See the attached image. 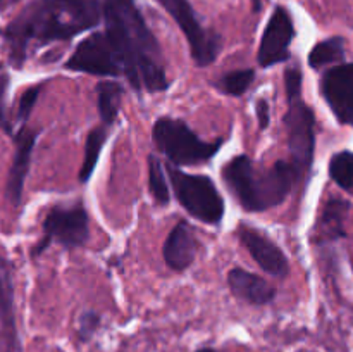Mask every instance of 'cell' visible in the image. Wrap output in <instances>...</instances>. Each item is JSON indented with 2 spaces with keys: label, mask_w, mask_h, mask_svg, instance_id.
<instances>
[{
  "label": "cell",
  "mask_w": 353,
  "mask_h": 352,
  "mask_svg": "<svg viewBox=\"0 0 353 352\" xmlns=\"http://www.w3.org/2000/svg\"><path fill=\"white\" fill-rule=\"evenodd\" d=\"M176 21L188 40L193 61L199 66H209L216 61L221 50V38L200 24L188 0H157Z\"/></svg>",
  "instance_id": "cell-6"
},
{
  "label": "cell",
  "mask_w": 353,
  "mask_h": 352,
  "mask_svg": "<svg viewBox=\"0 0 353 352\" xmlns=\"http://www.w3.org/2000/svg\"><path fill=\"white\" fill-rule=\"evenodd\" d=\"M17 351V328L14 314V285L10 266L0 257V352Z\"/></svg>",
  "instance_id": "cell-13"
},
{
  "label": "cell",
  "mask_w": 353,
  "mask_h": 352,
  "mask_svg": "<svg viewBox=\"0 0 353 352\" xmlns=\"http://www.w3.org/2000/svg\"><path fill=\"white\" fill-rule=\"evenodd\" d=\"M100 326V316L93 311H86V313L81 314L79 317V338L83 342L90 340V338L95 335V331L99 330Z\"/></svg>",
  "instance_id": "cell-25"
},
{
  "label": "cell",
  "mask_w": 353,
  "mask_h": 352,
  "mask_svg": "<svg viewBox=\"0 0 353 352\" xmlns=\"http://www.w3.org/2000/svg\"><path fill=\"white\" fill-rule=\"evenodd\" d=\"M293 37H295V28H293L292 16L286 9L278 7L269 17V23L262 35L261 47H259V64L262 68H269L288 61Z\"/></svg>",
  "instance_id": "cell-10"
},
{
  "label": "cell",
  "mask_w": 353,
  "mask_h": 352,
  "mask_svg": "<svg viewBox=\"0 0 353 352\" xmlns=\"http://www.w3.org/2000/svg\"><path fill=\"white\" fill-rule=\"evenodd\" d=\"M45 238L64 245V247H79L88 240V214L85 207H54L47 214L43 223Z\"/></svg>",
  "instance_id": "cell-9"
},
{
  "label": "cell",
  "mask_w": 353,
  "mask_h": 352,
  "mask_svg": "<svg viewBox=\"0 0 353 352\" xmlns=\"http://www.w3.org/2000/svg\"><path fill=\"white\" fill-rule=\"evenodd\" d=\"M323 95L338 121L353 126V62L336 66L324 75Z\"/></svg>",
  "instance_id": "cell-11"
},
{
  "label": "cell",
  "mask_w": 353,
  "mask_h": 352,
  "mask_svg": "<svg viewBox=\"0 0 353 352\" xmlns=\"http://www.w3.org/2000/svg\"><path fill=\"white\" fill-rule=\"evenodd\" d=\"M107 140V131L105 128H95L90 131L88 138L85 144V155H83L81 169H79V182H88L92 176L93 169H95L97 162H99L100 152H102L103 144Z\"/></svg>",
  "instance_id": "cell-19"
},
{
  "label": "cell",
  "mask_w": 353,
  "mask_h": 352,
  "mask_svg": "<svg viewBox=\"0 0 353 352\" xmlns=\"http://www.w3.org/2000/svg\"><path fill=\"white\" fill-rule=\"evenodd\" d=\"M347 211L348 204L345 200L333 199L327 202L319 223V235L323 240H334V238L343 237V219Z\"/></svg>",
  "instance_id": "cell-18"
},
{
  "label": "cell",
  "mask_w": 353,
  "mask_h": 352,
  "mask_svg": "<svg viewBox=\"0 0 353 352\" xmlns=\"http://www.w3.org/2000/svg\"><path fill=\"white\" fill-rule=\"evenodd\" d=\"M123 86L116 81H100L97 85V104L103 124H112L119 113Z\"/></svg>",
  "instance_id": "cell-17"
},
{
  "label": "cell",
  "mask_w": 353,
  "mask_h": 352,
  "mask_svg": "<svg viewBox=\"0 0 353 352\" xmlns=\"http://www.w3.org/2000/svg\"><path fill=\"white\" fill-rule=\"evenodd\" d=\"M196 251H199V240L195 237V231L186 221H181L172 228L169 237L165 238L162 254L169 268L174 271H183L192 264Z\"/></svg>",
  "instance_id": "cell-15"
},
{
  "label": "cell",
  "mask_w": 353,
  "mask_h": 352,
  "mask_svg": "<svg viewBox=\"0 0 353 352\" xmlns=\"http://www.w3.org/2000/svg\"><path fill=\"white\" fill-rule=\"evenodd\" d=\"M105 35L131 86L148 92L168 88L164 57L134 0H103Z\"/></svg>",
  "instance_id": "cell-1"
},
{
  "label": "cell",
  "mask_w": 353,
  "mask_h": 352,
  "mask_svg": "<svg viewBox=\"0 0 353 352\" xmlns=\"http://www.w3.org/2000/svg\"><path fill=\"white\" fill-rule=\"evenodd\" d=\"M38 93H40V86H31V88H28L26 92L21 95L19 107H17V119H19L21 123L28 121V117H30L33 106L37 104Z\"/></svg>",
  "instance_id": "cell-24"
},
{
  "label": "cell",
  "mask_w": 353,
  "mask_h": 352,
  "mask_svg": "<svg viewBox=\"0 0 353 352\" xmlns=\"http://www.w3.org/2000/svg\"><path fill=\"white\" fill-rule=\"evenodd\" d=\"M65 68L97 76H119L123 72L119 57L105 33H95L85 38L68 59Z\"/></svg>",
  "instance_id": "cell-8"
},
{
  "label": "cell",
  "mask_w": 353,
  "mask_h": 352,
  "mask_svg": "<svg viewBox=\"0 0 353 352\" xmlns=\"http://www.w3.org/2000/svg\"><path fill=\"white\" fill-rule=\"evenodd\" d=\"M300 178L293 162L278 161L272 168L257 173L247 155L231 159L224 168V179L247 211H265L278 206Z\"/></svg>",
  "instance_id": "cell-3"
},
{
  "label": "cell",
  "mask_w": 353,
  "mask_h": 352,
  "mask_svg": "<svg viewBox=\"0 0 353 352\" xmlns=\"http://www.w3.org/2000/svg\"><path fill=\"white\" fill-rule=\"evenodd\" d=\"M330 175L343 190H353V154L340 152L330 162Z\"/></svg>",
  "instance_id": "cell-21"
},
{
  "label": "cell",
  "mask_w": 353,
  "mask_h": 352,
  "mask_svg": "<svg viewBox=\"0 0 353 352\" xmlns=\"http://www.w3.org/2000/svg\"><path fill=\"white\" fill-rule=\"evenodd\" d=\"M255 113H257L259 128L265 130L269 126V104L264 99H261L257 102V107H255Z\"/></svg>",
  "instance_id": "cell-27"
},
{
  "label": "cell",
  "mask_w": 353,
  "mask_h": 352,
  "mask_svg": "<svg viewBox=\"0 0 353 352\" xmlns=\"http://www.w3.org/2000/svg\"><path fill=\"white\" fill-rule=\"evenodd\" d=\"M345 57V40L341 37L327 38L319 41L309 54L310 68H321V66L331 64V62L341 61Z\"/></svg>",
  "instance_id": "cell-20"
},
{
  "label": "cell",
  "mask_w": 353,
  "mask_h": 352,
  "mask_svg": "<svg viewBox=\"0 0 353 352\" xmlns=\"http://www.w3.org/2000/svg\"><path fill=\"white\" fill-rule=\"evenodd\" d=\"M288 130V145L293 155V164L299 169L300 176L305 175L312 166L316 135H314V113L300 99L290 102V109L285 117Z\"/></svg>",
  "instance_id": "cell-7"
},
{
  "label": "cell",
  "mask_w": 353,
  "mask_h": 352,
  "mask_svg": "<svg viewBox=\"0 0 353 352\" xmlns=\"http://www.w3.org/2000/svg\"><path fill=\"white\" fill-rule=\"evenodd\" d=\"M240 240L243 244V247L250 252L252 257L255 259L259 266L264 269L265 273L272 276H286L290 266L286 261L285 254H283L281 248L274 244V242L269 240L265 235H262L259 230L254 228H240Z\"/></svg>",
  "instance_id": "cell-12"
},
{
  "label": "cell",
  "mask_w": 353,
  "mask_h": 352,
  "mask_svg": "<svg viewBox=\"0 0 353 352\" xmlns=\"http://www.w3.org/2000/svg\"><path fill=\"white\" fill-rule=\"evenodd\" d=\"M196 352H216V351H214V349L205 347V349H199V351H196Z\"/></svg>",
  "instance_id": "cell-29"
},
{
  "label": "cell",
  "mask_w": 353,
  "mask_h": 352,
  "mask_svg": "<svg viewBox=\"0 0 353 352\" xmlns=\"http://www.w3.org/2000/svg\"><path fill=\"white\" fill-rule=\"evenodd\" d=\"M168 171L176 197L192 216L209 224H216L223 219L224 200L210 178L203 175H186L172 164Z\"/></svg>",
  "instance_id": "cell-5"
},
{
  "label": "cell",
  "mask_w": 353,
  "mask_h": 352,
  "mask_svg": "<svg viewBox=\"0 0 353 352\" xmlns=\"http://www.w3.org/2000/svg\"><path fill=\"white\" fill-rule=\"evenodd\" d=\"M99 0H41L24 9L7 28L10 55L21 64L30 45L69 40L100 21Z\"/></svg>",
  "instance_id": "cell-2"
},
{
  "label": "cell",
  "mask_w": 353,
  "mask_h": 352,
  "mask_svg": "<svg viewBox=\"0 0 353 352\" xmlns=\"http://www.w3.org/2000/svg\"><path fill=\"white\" fill-rule=\"evenodd\" d=\"M285 85H286V97L288 100L300 99V90H302V72L296 68H290L285 71Z\"/></svg>",
  "instance_id": "cell-26"
},
{
  "label": "cell",
  "mask_w": 353,
  "mask_h": 352,
  "mask_svg": "<svg viewBox=\"0 0 353 352\" xmlns=\"http://www.w3.org/2000/svg\"><path fill=\"white\" fill-rule=\"evenodd\" d=\"M154 141L168 155L171 164H199L214 157L223 141H203L183 123L172 117H159L154 124Z\"/></svg>",
  "instance_id": "cell-4"
},
{
  "label": "cell",
  "mask_w": 353,
  "mask_h": 352,
  "mask_svg": "<svg viewBox=\"0 0 353 352\" xmlns=\"http://www.w3.org/2000/svg\"><path fill=\"white\" fill-rule=\"evenodd\" d=\"M7 76H0V124L3 121V93H6Z\"/></svg>",
  "instance_id": "cell-28"
},
{
  "label": "cell",
  "mask_w": 353,
  "mask_h": 352,
  "mask_svg": "<svg viewBox=\"0 0 353 352\" xmlns=\"http://www.w3.org/2000/svg\"><path fill=\"white\" fill-rule=\"evenodd\" d=\"M228 283H230L231 292L238 299L245 300L248 304H255V306L269 304L276 297L274 286L269 285L261 276L245 271L241 268L231 269L230 275H228Z\"/></svg>",
  "instance_id": "cell-16"
},
{
  "label": "cell",
  "mask_w": 353,
  "mask_h": 352,
  "mask_svg": "<svg viewBox=\"0 0 353 352\" xmlns=\"http://www.w3.org/2000/svg\"><path fill=\"white\" fill-rule=\"evenodd\" d=\"M148 186L154 195V199L159 204H168L171 195H169L168 179L164 176V168H162L161 161L154 155L148 157Z\"/></svg>",
  "instance_id": "cell-23"
},
{
  "label": "cell",
  "mask_w": 353,
  "mask_h": 352,
  "mask_svg": "<svg viewBox=\"0 0 353 352\" xmlns=\"http://www.w3.org/2000/svg\"><path fill=\"white\" fill-rule=\"evenodd\" d=\"M34 141H37V133L28 128H23L16 137V152H14L12 166H10L6 185V195L12 206H19L21 197H23L24 179H26L28 169H30Z\"/></svg>",
  "instance_id": "cell-14"
},
{
  "label": "cell",
  "mask_w": 353,
  "mask_h": 352,
  "mask_svg": "<svg viewBox=\"0 0 353 352\" xmlns=\"http://www.w3.org/2000/svg\"><path fill=\"white\" fill-rule=\"evenodd\" d=\"M254 69H238V71H231L228 75L221 76L219 81H217V86L224 93H228V95L240 97L241 93L247 92L248 86L254 81Z\"/></svg>",
  "instance_id": "cell-22"
}]
</instances>
